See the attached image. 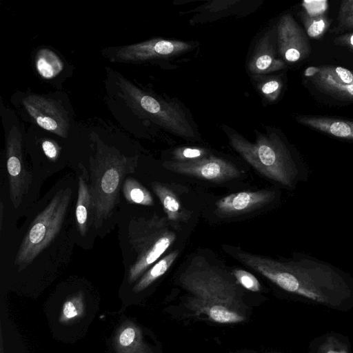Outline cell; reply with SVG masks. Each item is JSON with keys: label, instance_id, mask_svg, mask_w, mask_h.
Listing matches in <instances>:
<instances>
[{"label": "cell", "instance_id": "cell-1", "mask_svg": "<svg viewBox=\"0 0 353 353\" xmlns=\"http://www.w3.org/2000/svg\"><path fill=\"white\" fill-rule=\"evenodd\" d=\"M226 251L281 289L315 302L337 306L352 295L345 276L327 263L310 258L274 259L231 246Z\"/></svg>", "mask_w": 353, "mask_h": 353}, {"label": "cell", "instance_id": "cell-2", "mask_svg": "<svg viewBox=\"0 0 353 353\" xmlns=\"http://www.w3.org/2000/svg\"><path fill=\"white\" fill-rule=\"evenodd\" d=\"M179 281L191 294L186 305L195 314H203L224 324L245 321L247 307L232 273L196 256L179 275Z\"/></svg>", "mask_w": 353, "mask_h": 353}, {"label": "cell", "instance_id": "cell-3", "mask_svg": "<svg viewBox=\"0 0 353 353\" xmlns=\"http://www.w3.org/2000/svg\"><path fill=\"white\" fill-rule=\"evenodd\" d=\"M137 158L126 157L117 150L100 147L90 158V188L93 205V225L100 228L110 218L119 201L125 176L135 171Z\"/></svg>", "mask_w": 353, "mask_h": 353}, {"label": "cell", "instance_id": "cell-4", "mask_svg": "<svg viewBox=\"0 0 353 353\" xmlns=\"http://www.w3.org/2000/svg\"><path fill=\"white\" fill-rule=\"evenodd\" d=\"M232 148L259 173L285 186L297 175L296 164L284 143L274 132L259 134L250 142L236 132L227 131Z\"/></svg>", "mask_w": 353, "mask_h": 353}, {"label": "cell", "instance_id": "cell-5", "mask_svg": "<svg viewBox=\"0 0 353 353\" xmlns=\"http://www.w3.org/2000/svg\"><path fill=\"white\" fill-rule=\"evenodd\" d=\"M167 217L152 214L148 219H132L128 226L130 245L137 259L130 265L128 280L134 283L154 263L176 239V233ZM173 228V227H172Z\"/></svg>", "mask_w": 353, "mask_h": 353}, {"label": "cell", "instance_id": "cell-6", "mask_svg": "<svg viewBox=\"0 0 353 353\" xmlns=\"http://www.w3.org/2000/svg\"><path fill=\"white\" fill-rule=\"evenodd\" d=\"M70 188L59 190L36 216L23 239L14 261L19 271L30 265L59 233L72 197Z\"/></svg>", "mask_w": 353, "mask_h": 353}, {"label": "cell", "instance_id": "cell-7", "mask_svg": "<svg viewBox=\"0 0 353 353\" xmlns=\"http://www.w3.org/2000/svg\"><path fill=\"white\" fill-rule=\"evenodd\" d=\"M118 84L128 105L137 113L176 136L195 138L192 126L179 105L142 90L122 77Z\"/></svg>", "mask_w": 353, "mask_h": 353}, {"label": "cell", "instance_id": "cell-8", "mask_svg": "<svg viewBox=\"0 0 353 353\" xmlns=\"http://www.w3.org/2000/svg\"><path fill=\"white\" fill-rule=\"evenodd\" d=\"M6 146L10 199L13 206L17 208L28 192L32 176L24 166L22 136L16 126L10 130Z\"/></svg>", "mask_w": 353, "mask_h": 353}, {"label": "cell", "instance_id": "cell-9", "mask_svg": "<svg viewBox=\"0 0 353 353\" xmlns=\"http://www.w3.org/2000/svg\"><path fill=\"white\" fill-rule=\"evenodd\" d=\"M163 166L175 173L213 182L228 181L241 174L233 163L212 155L190 161H166Z\"/></svg>", "mask_w": 353, "mask_h": 353}, {"label": "cell", "instance_id": "cell-10", "mask_svg": "<svg viewBox=\"0 0 353 353\" xmlns=\"http://www.w3.org/2000/svg\"><path fill=\"white\" fill-rule=\"evenodd\" d=\"M192 48L190 42L155 38L118 48L113 59L119 62H141L176 56Z\"/></svg>", "mask_w": 353, "mask_h": 353}, {"label": "cell", "instance_id": "cell-11", "mask_svg": "<svg viewBox=\"0 0 353 353\" xmlns=\"http://www.w3.org/2000/svg\"><path fill=\"white\" fill-rule=\"evenodd\" d=\"M22 102L26 110L39 127L63 138L67 137L69 119L65 111L55 101L30 94Z\"/></svg>", "mask_w": 353, "mask_h": 353}, {"label": "cell", "instance_id": "cell-12", "mask_svg": "<svg viewBox=\"0 0 353 353\" xmlns=\"http://www.w3.org/2000/svg\"><path fill=\"white\" fill-rule=\"evenodd\" d=\"M276 35L278 50L285 61L295 63L310 54L311 48L308 39L291 14L281 16L277 25Z\"/></svg>", "mask_w": 353, "mask_h": 353}, {"label": "cell", "instance_id": "cell-13", "mask_svg": "<svg viewBox=\"0 0 353 353\" xmlns=\"http://www.w3.org/2000/svg\"><path fill=\"white\" fill-rule=\"evenodd\" d=\"M274 197V192L269 190L233 193L216 202V212L227 216L243 214L266 205Z\"/></svg>", "mask_w": 353, "mask_h": 353}, {"label": "cell", "instance_id": "cell-14", "mask_svg": "<svg viewBox=\"0 0 353 353\" xmlns=\"http://www.w3.org/2000/svg\"><path fill=\"white\" fill-rule=\"evenodd\" d=\"M273 39L274 32L269 30L259 40L248 63L252 74L270 73L285 68V63L276 57Z\"/></svg>", "mask_w": 353, "mask_h": 353}, {"label": "cell", "instance_id": "cell-15", "mask_svg": "<svg viewBox=\"0 0 353 353\" xmlns=\"http://www.w3.org/2000/svg\"><path fill=\"white\" fill-rule=\"evenodd\" d=\"M113 345L117 353H152L144 343L140 328L130 321L119 327L113 338Z\"/></svg>", "mask_w": 353, "mask_h": 353}, {"label": "cell", "instance_id": "cell-16", "mask_svg": "<svg viewBox=\"0 0 353 353\" xmlns=\"http://www.w3.org/2000/svg\"><path fill=\"white\" fill-rule=\"evenodd\" d=\"M76 221L81 236H85L89 225L93 223V205L89 175L85 168L79 176L78 197L75 210Z\"/></svg>", "mask_w": 353, "mask_h": 353}, {"label": "cell", "instance_id": "cell-17", "mask_svg": "<svg viewBox=\"0 0 353 353\" xmlns=\"http://www.w3.org/2000/svg\"><path fill=\"white\" fill-rule=\"evenodd\" d=\"M151 187L161 201L166 217L173 228H178L180 223L188 219V212L183 208L178 196L170 187L157 181L152 182Z\"/></svg>", "mask_w": 353, "mask_h": 353}, {"label": "cell", "instance_id": "cell-18", "mask_svg": "<svg viewBox=\"0 0 353 353\" xmlns=\"http://www.w3.org/2000/svg\"><path fill=\"white\" fill-rule=\"evenodd\" d=\"M296 121L332 136L353 140V121L315 116H300Z\"/></svg>", "mask_w": 353, "mask_h": 353}, {"label": "cell", "instance_id": "cell-19", "mask_svg": "<svg viewBox=\"0 0 353 353\" xmlns=\"http://www.w3.org/2000/svg\"><path fill=\"white\" fill-rule=\"evenodd\" d=\"M308 79L319 90L324 92L343 99L353 100V83L336 82L330 75L321 70Z\"/></svg>", "mask_w": 353, "mask_h": 353}, {"label": "cell", "instance_id": "cell-20", "mask_svg": "<svg viewBox=\"0 0 353 353\" xmlns=\"http://www.w3.org/2000/svg\"><path fill=\"white\" fill-rule=\"evenodd\" d=\"M178 254L179 251L174 250L156 262L143 274L134 286L133 292L137 293L145 290L157 279L163 276L175 261Z\"/></svg>", "mask_w": 353, "mask_h": 353}, {"label": "cell", "instance_id": "cell-21", "mask_svg": "<svg viewBox=\"0 0 353 353\" xmlns=\"http://www.w3.org/2000/svg\"><path fill=\"white\" fill-rule=\"evenodd\" d=\"M85 310V296L80 291L69 296L63 303L59 321L61 323L69 325L81 319Z\"/></svg>", "mask_w": 353, "mask_h": 353}, {"label": "cell", "instance_id": "cell-22", "mask_svg": "<svg viewBox=\"0 0 353 353\" xmlns=\"http://www.w3.org/2000/svg\"><path fill=\"white\" fill-rule=\"evenodd\" d=\"M35 65L39 74L46 79L56 77L63 69L61 60L48 49H42L38 52Z\"/></svg>", "mask_w": 353, "mask_h": 353}, {"label": "cell", "instance_id": "cell-23", "mask_svg": "<svg viewBox=\"0 0 353 353\" xmlns=\"http://www.w3.org/2000/svg\"><path fill=\"white\" fill-rule=\"evenodd\" d=\"M122 190L125 200L130 203L146 206L154 204L153 198L148 190L134 178L127 177L123 183Z\"/></svg>", "mask_w": 353, "mask_h": 353}, {"label": "cell", "instance_id": "cell-24", "mask_svg": "<svg viewBox=\"0 0 353 353\" xmlns=\"http://www.w3.org/2000/svg\"><path fill=\"white\" fill-rule=\"evenodd\" d=\"M301 19L307 35L313 39L320 38L328 28L330 22L323 15H310L303 12Z\"/></svg>", "mask_w": 353, "mask_h": 353}, {"label": "cell", "instance_id": "cell-25", "mask_svg": "<svg viewBox=\"0 0 353 353\" xmlns=\"http://www.w3.org/2000/svg\"><path fill=\"white\" fill-rule=\"evenodd\" d=\"M283 83L279 78H268L259 82L258 89L269 101H275L280 95Z\"/></svg>", "mask_w": 353, "mask_h": 353}, {"label": "cell", "instance_id": "cell-26", "mask_svg": "<svg viewBox=\"0 0 353 353\" xmlns=\"http://www.w3.org/2000/svg\"><path fill=\"white\" fill-rule=\"evenodd\" d=\"M336 32L353 29V0L343 1L340 6L338 15Z\"/></svg>", "mask_w": 353, "mask_h": 353}, {"label": "cell", "instance_id": "cell-27", "mask_svg": "<svg viewBox=\"0 0 353 353\" xmlns=\"http://www.w3.org/2000/svg\"><path fill=\"white\" fill-rule=\"evenodd\" d=\"M207 150L198 147H180L172 152L174 161H190L207 157Z\"/></svg>", "mask_w": 353, "mask_h": 353}, {"label": "cell", "instance_id": "cell-28", "mask_svg": "<svg viewBox=\"0 0 353 353\" xmlns=\"http://www.w3.org/2000/svg\"><path fill=\"white\" fill-rule=\"evenodd\" d=\"M237 282L245 289L252 292H259L261 289L258 279L250 272L242 270L234 269L232 272Z\"/></svg>", "mask_w": 353, "mask_h": 353}, {"label": "cell", "instance_id": "cell-29", "mask_svg": "<svg viewBox=\"0 0 353 353\" xmlns=\"http://www.w3.org/2000/svg\"><path fill=\"white\" fill-rule=\"evenodd\" d=\"M320 70L330 75L334 81L341 83H353V72L340 66L325 65Z\"/></svg>", "mask_w": 353, "mask_h": 353}, {"label": "cell", "instance_id": "cell-30", "mask_svg": "<svg viewBox=\"0 0 353 353\" xmlns=\"http://www.w3.org/2000/svg\"><path fill=\"white\" fill-rule=\"evenodd\" d=\"M303 7L307 14L310 15H321L327 8V1H304L303 3Z\"/></svg>", "mask_w": 353, "mask_h": 353}, {"label": "cell", "instance_id": "cell-31", "mask_svg": "<svg viewBox=\"0 0 353 353\" xmlns=\"http://www.w3.org/2000/svg\"><path fill=\"white\" fill-rule=\"evenodd\" d=\"M42 149L46 156L52 161H56L60 153L59 146L52 140H44L42 142Z\"/></svg>", "mask_w": 353, "mask_h": 353}, {"label": "cell", "instance_id": "cell-32", "mask_svg": "<svg viewBox=\"0 0 353 353\" xmlns=\"http://www.w3.org/2000/svg\"><path fill=\"white\" fill-rule=\"evenodd\" d=\"M336 45L349 47L353 49V33L345 34L334 39Z\"/></svg>", "mask_w": 353, "mask_h": 353}, {"label": "cell", "instance_id": "cell-33", "mask_svg": "<svg viewBox=\"0 0 353 353\" xmlns=\"http://www.w3.org/2000/svg\"><path fill=\"white\" fill-rule=\"evenodd\" d=\"M320 70V67H316V66H310V67H308L305 70V76L307 77V78H309V77H311L315 74H316Z\"/></svg>", "mask_w": 353, "mask_h": 353}, {"label": "cell", "instance_id": "cell-34", "mask_svg": "<svg viewBox=\"0 0 353 353\" xmlns=\"http://www.w3.org/2000/svg\"><path fill=\"white\" fill-rule=\"evenodd\" d=\"M0 228H1V229H2V223H3V202L1 201V207H0Z\"/></svg>", "mask_w": 353, "mask_h": 353}, {"label": "cell", "instance_id": "cell-35", "mask_svg": "<svg viewBox=\"0 0 353 353\" xmlns=\"http://www.w3.org/2000/svg\"><path fill=\"white\" fill-rule=\"evenodd\" d=\"M327 353H341V352H336V351H329Z\"/></svg>", "mask_w": 353, "mask_h": 353}]
</instances>
